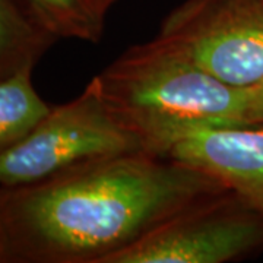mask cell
<instances>
[{
  "label": "cell",
  "instance_id": "cell-1",
  "mask_svg": "<svg viewBox=\"0 0 263 263\" xmlns=\"http://www.w3.org/2000/svg\"><path fill=\"white\" fill-rule=\"evenodd\" d=\"M222 187L190 165L142 151L88 161L37 183L0 189V257L105 263Z\"/></svg>",
  "mask_w": 263,
  "mask_h": 263
},
{
  "label": "cell",
  "instance_id": "cell-3",
  "mask_svg": "<svg viewBox=\"0 0 263 263\" xmlns=\"http://www.w3.org/2000/svg\"><path fill=\"white\" fill-rule=\"evenodd\" d=\"M263 250V218L231 190L197 197L105 263H227Z\"/></svg>",
  "mask_w": 263,
  "mask_h": 263
},
{
  "label": "cell",
  "instance_id": "cell-10",
  "mask_svg": "<svg viewBox=\"0 0 263 263\" xmlns=\"http://www.w3.org/2000/svg\"><path fill=\"white\" fill-rule=\"evenodd\" d=\"M250 119L253 124H263V81L250 88Z\"/></svg>",
  "mask_w": 263,
  "mask_h": 263
},
{
  "label": "cell",
  "instance_id": "cell-6",
  "mask_svg": "<svg viewBox=\"0 0 263 263\" xmlns=\"http://www.w3.org/2000/svg\"><path fill=\"white\" fill-rule=\"evenodd\" d=\"M167 157L211 176L263 218V124L196 132Z\"/></svg>",
  "mask_w": 263,
  "mask_h": 263
},
{
  "label": "cell",
  "instance_id": "cell-9",
  "mask_svg": "<svg viewBox=\"0 0 263 263\" xmlns=\"http://www.w3.org/2000/svg\"><path fill=\"white\" fill-rule=\"evenodd\" d=\"M28 10L53 37L98 43L107 15L95 0H25Z\"/></svg>",
  "mask_w": 263,
  "mask_h": 263
},
{
  "label": "cell",
  "instance_id": "cell-5",
  "mask_svg": "<svg viewBox=\"0 0 263 263\" xmlns=\"http://www.w3.org/2000/svg\"><path fill=\"white\" fill-rule=\"evenodd\" d=\"M157 37L227 84L263 81V0H184Z\"/></svg>",
  "mask_w": 263,
  "mask_h": 263
},
{
  "label": "cell",
  "instance_id": "cell-11",
  "mask_svg": "<svg viewBox=\"0 0 263 263\" xmlns=\"http://www.w3.org/2000/svg\"><path fill=\"white\" fill-rule=\"evenodd\" d=\"M95 2L98 3V6H100V9L103 10L104 15H108L110 9L113 8L119 0H95Z\"/></svg>",
  "mask_w": 263,
  "mask_h": 263
},
{
  "label": "cell",
  "instance_id": "cell-2",
  "mask_svg": "<svg viewBox=\"0 0 263 263\" xmlns=\"http://www.w3.org/2000/svg\"><path fill=\"white\" fill-rule=\"evenodd\" d=\"M143 152L167 157L196 132L250 126V88L218 79L158 37L129 47L91 81Z\"/></svg>",
  "mask_w": 263,
  "mask_h": 263
},
{
  "label": "cell",
  "instance_id": "cell-4",
  "mask_svg": "<svg viewBox=\"0 0 263 263\" xmlns=\"http://www.w3.org/2000/svg\"><path fill=\"white\" fill-rule=\"evenodd\" d=\"M139 151V142L114 119L89 82L73 101L51 107L25 139L0 155V189L37 183L88 161Z\"/></svg>",
  "mask_w": 263,
  "mask_h": 263
},
{
  "label": "cell",
  "instance_id": "cell-7",
  "mask_svg": "<svg viewBox=\"0 0 263 263\" xmlns=\"http://www.w3.org/2000/svg\"><path fill=\"white\" fill-rule=\"evenodd\" d=\"M32 67L0 78V155L25 139L51 110L32 86Z\"/></svg>",
  "mask_w": 263,
  "mask_h": 263
},
{
  "label": "cell",
  "instance_id": "cell-8",
  "mask_svg": "<svg viewBox=\"0 0 263 263\" xmlns=\"http://www.w3.org/2000/svg\"><path fill=\"white\" fill-rule=\"evenodd\" d=\"M53 35L13 0H0V78L34 65Z\"/></svg>",
  "mask_w": 263,
  "mask_h": 263
}]
</instances>
